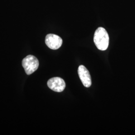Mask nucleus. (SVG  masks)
Here are the masks:
<instances>
[{
    "label": "nucleus",
    "instance_id": "obj_1",
    "mask_svg": "<svg viewBox=\"0 0 135 135\" xmlns=\"http://www.w3.org/2000/svg\"><path fill=\"white\" fill-rule=\"evenodd\" d=\"M94 42L99 50H106L109 44V36L106 29L102 27L97 29L94 34Z\"/></svg>",
    "mask_w": 135,
    "mask_h": 135
},
{
    "label": "nucleus",
    "instance_id": "obj_2",
    "mask_svg": "<svg viewBox=\"0 0 135 135\" xmlns=\"http://www.w3.org/2000/svg\"><path fill=\"white\" fill-rule=\"evenodd\" d=\"M22 66L26 73L28 75H30L38 69L39 66V61L34 56L28 55L23 60Z\"/></svg>",
    "mask_w": 135,
    "mask_h": 135
},
{
    "label": "nucleus",
    "instance_id": "obj_3",
    "mask_svg": "<svg viewBox=\"0 0 135 135\" xmlns=\"http://www.w3.org/2000/svg\"><path fill=\"white\" fill-rule=\"evenodd\" d=\"M45 43L49 48L52 50H57L61 47L63 40L58 35L50 34L46 36Z\"/></svg>",
    "mask_w": 135,
    "mask_h": 135
},
{
    "label": "nucleus",
    "instance_id": "obj_4",
    "mask_svg": "<svg viewBox=\"0 0 135 135\" xmlns=\"http://www.w3.org/2000/svg\"><path fill=\"white\" fill-rule=\"evenodd\" d=\"M49 88L56 92H62L65 90L66 83L63 79L60 77H54L49 80L47 82Z\"/></svg>",
    "mask_w": 135,
    "mask_h": 135
},
{
    "label": "nucleus",
    "instance_id": "obj_5",
    "mask_svg": "<svg viewBox=\"0 0 135 135\" xmlns=\"http://www.w3.org/2000/svg\"><path fill=\"white\" fill-rule=\"evenodd\" d=\"M78 73L81 81L85 87L89 88L92 85V80L89 71L83 65H80L78 68Z\"/></svg>",
    "mask_w": 135,
    "mask_h": 135
}]
</instances>
